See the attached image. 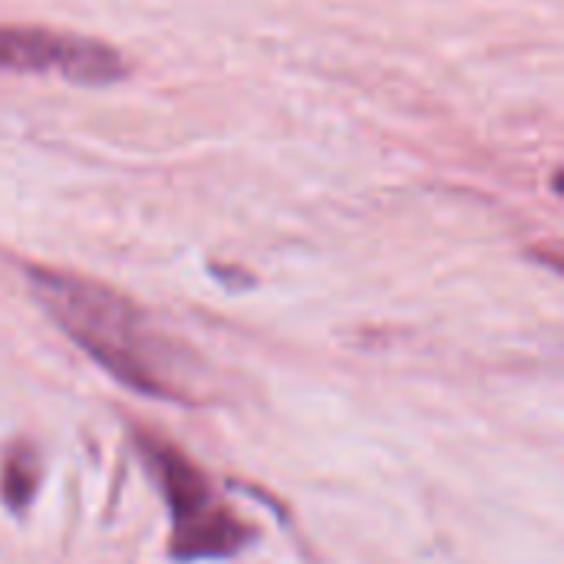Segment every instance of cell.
Wrapping results in <instances>:
<instances>
[{"instance_id": "obj_1", "label": "cell", "mask_w": 564, "mask_h": 564, "mask_svg": "<svg viewBox=\"0 0 564 564\" xmlns=\"http://www.w3.org/2000/svg\"><path fill=\"white\" fill-rule=\"evenodd\" d=\"M33 297L112 380L155 400H188L192 360L126 294L69 271L30 268Z\"/></svg>"}, {"instance_id": "obj_2", "label": "cell", "mask_w": 564, "mask_h": 564, "mask_svg": "<svg viewBox=\"0 0 564 564\" xmlns=\"http://www.w3.org/2000/svg\"><path fill=\"white\" fill-rule=\"evenodd\" d=\"M139 453L145 469L162 492L172 519V558L175 562H208V558H231L251 542V529L231 516L215 496L208 476L172 443L135 433Z\"/></svg>"}, {"instance_id": "obj_4", "label": "cell", "mask_w": 564, "mask_h": 564, "mask_svg": "<svg viewBox=\"0 0 564 564\" xmlns=\"http://www.w3.org/2000/svg\"><path fill=\"white\" fill-rule=\"evenodd\" d=\"M36 479H40V469H36V453L30 446H13L3 459V469H0V499L10 512H26V506L33 502V492H36Z\"/></svg>"}, {"instance_id": "obj_3", "label": "cell", "mask_w": 564, "mask_h": 564, "mask_svg": "<svg viewBox=\"0 0 564 564\" xmlns=\"http://www.w3.org/2000/svg\"><path fill=\"white\" fill-rule=\"evenodd\" d=\"M0 69L56 73L79 86H112L126 79L129 63L116 46L93 36L46 26H0Z\"/></svg>"}]
</instances>
